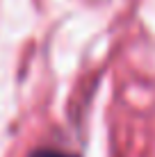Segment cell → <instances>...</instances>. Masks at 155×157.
<instances>
[{
    "label": "cell",
    "instance_id": "obj_1",
    "mask_svg": "<svg viewBox=\"0 0 155 157\" xmlns=\"http://www.w3.org/2000/svg\"><path fill=\"white\" fill-rule=\"evenodd\" d=\"M30 157H71V155H64V153H60V150H48V148H44V150L32 153Z\"/></svg>",
    "mask_w": 155,
    "mask_h": 157
}]
</instances>
